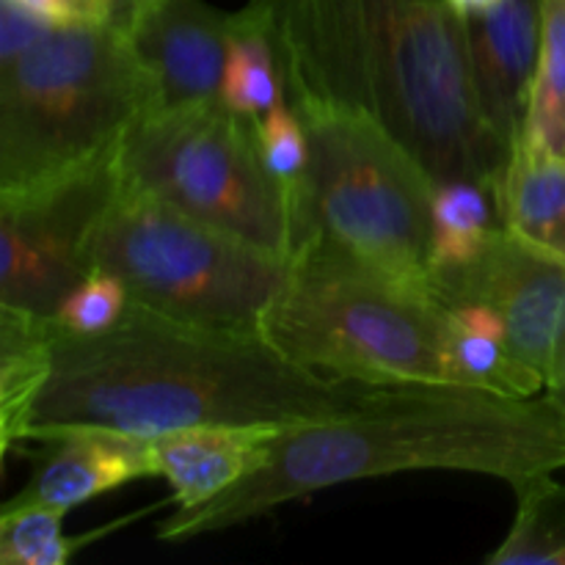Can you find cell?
I'll list each match as a JSON object with an SVG mask.
<instances>
[{
	"instance_id": "obj_1",
	"label": "cell",
	"mask_w": 565,
	"mask_h": 565,
	"mask_svg": "<svg viewBox=\"0 0 565 565\" xmlns=\"http://www.w3.org/2000/svg\"><path fill=\"white\" fill-rule=\"evenodd\" d=\"M379 386L298 367L259 331L210 329L130 301L99 334L58 331L28 441L72 428L154 439L199 425H307Z\"/></svg>"
},
{
	"instance_id": "obj_2",
	"label": "cell",
	"mask_w": 565,
	"mask_h": 565,
	"mask_svg": "<svg viewBox=\"0 0 565 565\" xmlns=\"http://www.w3.org/2000/svg\"><path fill=\"white\" fill-rule=\"evenodd\" d=\"M279 61L285 97L367 114L436 185L494 191L511 149L480 110L467 25L450 0H248Z\"/></svg>"
},
{
	"instance_id": "obj_3",
	"label": "cell",
	"mask_w": 565,
	"mask_h": 565,
	"mask_svg": "<svg viewBox=\"0 0 565 565\" xmlns=\"http://www.w3.org/2000/svg\"><path fill=\"white\" fill-rule=\"evenodd\" d=\"M472 472L511 489L565 469V414L546 392L497 395L469 386H379L342 417L292 425L268 463L196 508H177L160 541L221 533L315 491L401 472Z\"/></svg>"
},
{
	"instance_id": "obj_4",
	"label": "cell",
	"mask_w": 565,
	"mask_h": 565,
	"mask_svg": "<svg viewBox=\"0 0 565 565\" xmlns=\"http://www.w3.org/2000/svg\"><path fill=\"white\" fill-rule=\"evenodd\" d=\"M296 110L309 163L287 191L290 259L318 252L430 296L436 180L423 160L367 114Z\"/></svg>"
},
{
	"instance_id": "obj_5",
	"label": "cell",
	"mask_w": 565,
	"mask_h": 565,
	"mask_svg": "<svg viewBox=\"0 0 565 565\" xmlns=\"http://www.w3.org/2000/svg\"><path fill=\"white\" fill-rule=\"evenodd\" d=\"M259 334L315 373L370 386H463L445 307L401 281L318 252L292 257Z\"/></svg>"
},
{
	"instance_id": "obj_6",
	"label": "cell",
	"mask_w": 565,
	"mask_h": 565,
	"mask_svg": "<svg viewBox=\"0 0 565 565\" xmlns=\"http://www.w3.org/2000/svg\"><path fill=\"white\" fill-rule=\"evenodd\" d=\"M149 108L147 81L119 28L53 25L0 64V193L119 152Z\"/></svg>"
},
{
	"instance_id": "obj_7",
	"label": "cell",
	"mask_w": 565,
	"mask_h": 565,
	"mask_svg": "<svg viewBox=\"0 0 565 565\" xmlns=\"http://www.w3.org/2000/svg\"><path fill=\"white\" fill-rule=\"evenodd\" d=\"M94 268L114 274L132 303L166 318L259 331L290 281L292 259L121 182L99 226Z\"/></svg>"
},
{
	"instance_id": "obj_8",
	"label": "cell",
	"mask_w": 565,
	"mask_h": 565,
	"mask_svg": "<svg viewBox=\"0 0 565 565\" xmlns=\"http://www.w3.org/2000/svg\"><path fill=\"white\" fill-rule=\"evenodd\" d=\"M125 185L290 259V204L265 169L254 116L221 99L147 110L119 147Z\"/></svg>"
},
{
	"instance_id": "obj_9",
	"label": "cell",
	"mask_w": 565,
	"mask_h": 565,
	"mask_svg": "<svg viewBox=\"0 0 565 565\" xmlns=\"http://www.w3.org/2000/svg\"><path fill=\"white\" fill-rule=\"evenodd\" d=\"M121 188L119 152L55 180L0 193V303L55 315L94 270L105 213Z\"/></svg>"
},
{
	"instance_id": "obj_10",
	"label": "cell",
	"mask_w": 565,
	"mask_h": 565,
	"mask_svg": "<svg viewBox=\"0 0 565 565\" xmlns=\"http://www.w3.org/2000/svg\"><path fill=\"white\" fill-rule=\"evenodd\" d=\"M439 307L489 303L505 320V345L544 381L565 348V263L497 232L475 259L430 270Z\"/></svg>"
},
{
	"instance_id": "obj_11",
	"label": "cell",
	"mask_w": 565,
	"mask_h": 565,
	"mask_svg": "<svg viewBox=\"0 0 565 565\" xmlns=\"http://www.w3.org/2000/svg\"><path fill=\"white\" fill-rule=\"evenodd\" d=\"M235 11L207 0H152L125 28L152 108L213 103L221 94Z\"/></svg>"
},
{
	"instance_id": "obj_12",
	"label": "cell",
	"mask_w": 565,
	"mask_h": 565,
	"mask_svg": "<svg viewBox=\"0 0 565 565\" xmlns=\"http://www.w3.org/2000/svg\"><path fill=\"white\" fill-rule=\"evenodd\" d=\"M541 9L544 0H502L497 9L463 17L480 110L511 152L527 132L541 53Z\"/></svg>"
},
{
	"instance_id": "obj_13",
	"label": "cell",
	"mask_w": 565,
	"mask_h": 565,
	"mask_svg": "<svg viewBox=\"0 0 565 565\" xmlns=\"http://www.w3.org/2000/svg\"><path fill=\"white\" fill-rule=\"evenodd\" d=\"M42 452L31 480L11 497L14 505H53L72 511L88 500L154 475L152 441L103 428H72L36 439Z\"/></svg>"
},
{
	"instance_id": "obj_14",
	"label": "cell",
	"mask_w": 565,
	"mask_h": 565,
	"mask_svg": "<svg viewBox=\"0 0 565 565\" xmlns=\"http://www.w3.org/2000/svg\"><path fill=\"white\" fill-rule=\"evenodd\" d=\"M287 425H199L154 436V475L171 486L177 508H196L268 463Z\"/></svg>"
},
{
	"instance_id": "obj_15",
	"label": "cell",
	"mask_w": 565,
	"mask_h": 565,
	"mask_svg": "<svg viewBox=\"0 0 565 565\" xmlns=\"http://www.w3.org/2000/svg\"><path fill=\"white\" fill-rule=\"evenodd\" d=\"M494 202L508 235L565 263V154L522 138L497 182Z\"/></svg>"
},
{
	"instance_id": "obj_16",
	"label": "cell",
	"mask_w": 565,
	"mask_h": 565,
	"mask_svg": "<svg viewBox=\"0 0 565 565\" xmlns=\"http://www.w3.org/2000/svg\"><path fill=\"white\" fill-rule=\"evenodd\" d=\"M61 323L0 303V450L28 441V425L53 370Z\"/></svg>"
},
{
	"instance_id": "obj_17",
	"label": "cell",
	"mask_w": 565,
	"mask_h": 565,
	"mask_svg": "<svg viewBox=\"0 0 565 565\" xmlns=\"http://www.w3.org/2000/svg\"><path fill=\"white\" fill-rule=\"evenodd\" d=\"M516 516L491 565H565V483L552 475L527 480L513 489Z\"/></svg>"
},
{
	"instance_id": "obj_18",
	"label": "cell",
	"mask_w": 565,
	"mask_h": 565,
	"mask_svg": "<svg viewBox=\"0 0 565 565\" xmlns=\"http://www.w3.org/2000/svg\"><path fill=\"white\" fill-rule=\"evenodd\" d=\"M218 99L241 116H263L287 99L274 47L246 6L232 20Z\"/></svg>"
},
{
	"instance_id": "obj_19",
	"label": "cell",
	"mask_w": 565,
	"mask_h": 565,
	"mask_svg": "<svg viewBox=\"0 0 565 565\" xmlns=\"http://www.w3.org/2000/svg\"><path fill=\"white\" fill-rule=\"evenodd\" d=\"M500 230V213L491 188L478 182H441L434 196L430 270L469 263Z\"/></svg>"
},
{
	"instance_id": "obj_20",
	"label": "cell",
	"mask_w": 565,
	"mask_h": 565,
	"mask_svg": "<svg viewBox=\"0 0 565 565\" xmlns=\"http://www.w3.org/2000/svg\"><path fill=\"white\" fill-rule=\"evenodd\" d=\"M524 138L565 154V0H544L541 9L539 72Z\"/></svg>"
},
{
	"instance_id": "obj_21",
	"label": "cell",
	"mask_w": 565,
	"mask_h": 565,
	"mask_svg": "<svg viewBox=\"0 0 565 565\" xmlns=\"http://www.w3.org/2000/svg\"><path fill=\"white\" fill-rule=\"evenodd\" d=\"M70 511L53 505H14L6 502L0 511V563L3 565H64L77 550L108 533L64 535L61 524Z\"/></svg>"
},
{
	"instance_id": "obj_22",
	"label": "cell",
	"mask_w": 565,
	"mask_h": 565,
	"mask_svg": "<svg viewBox=\"0 0 565 565\" xmlns=\"http://www.w3.org/2000/svg\"><path fill=\"white\" fill-rule=\"evenodd\" d=\"M130 307V292L103 268H94L83 281H77L64 301L55 309L61 329L72 334H99L121 320Z\"/></svg>"
},
{
	"instance_id": "obj_23",
	"label": "cell",
	"mask_w": 565,
	"mask_h": 565,
	"mask_svg": "<svg viewBox=\"0 0 565 565\" xmlns=\"http://www.w3.org/2000/svg\"><path fill=\"white\" fill-rule=\"evenodd\" d=\"M254 132H257V147L265 160V169L281 182L285 191H290L309 163V138L301 116L287 99L263 116H254Z\"/></svg>"
},
{
	"instance_id": "obj_24",
	"label": "cell",
	"mask_w": 565,
	"mask_h": 565,
	"mask_svg": "<svg viewBox=\"0 0 565 565\" xmlns=\"http://www.w3.org/2000/svg\"><path fill=\"white\" fill-rule=\"evenodd\" d=\"M55 22L33 14L14 0H0V64L20 58L22 53L42 42Z\"/></svg>"
},
{
	"instance_id": "obj_25",
	"label": "cell",
	"mask_w": 565,
	"mask_h": 565,
	"mask_svg": "<svg viewBox=\"0 0 565 565\" xmlns=\"http://www.w3.org/2000/svg\"><path fill=\"white\" fill-rule=\"evenodd\" d=\"M55 25H114V0H14Z\"/></svg>"
},
{
	"instance_id": "obj_26",
	"label": "cell",
	"mask_w": 565,
	"mask_h": 565,
	"mask_svg": "<svg viewBox=\"0 0 565 565\" xmlns=\"http://www.w3.org/2000/svg\"><path fill=\"white\" fill-rule=\"evenodd\" d=\"M452 329L469 337H486V340L505 342V320L489 303H458L447 309Z\"/></svg>"
},
{
	"instance_id": "obj_27",
	"label": "cell",
	"mask_w": 565,
	"mask_h": 565,
	"mask_svg": "<svg viewBox=\"0 0 565 565\" xmlns=\"http://www.w3.org/2000/svg\"><path fill=\"white\" fill-rule=\"evenodd\" d=\"M546 395H550L552 401H555L565 414V348L561 351V356H557V362H555V367H552L550 379H546Z\"/></svg>"
},
{
	"instance_id": "obj_28",
	"label": "cell",
	"mask_w": 565,
	"mask_h": 565,
	"mask_svg": "<svg viewBox=\"0 0 565 565\" xmlns=\"http://www.w3.org/2000/svg\"><path fill=\"white\" fill-rule=\"evenodd\" d=\"M147 3H152V0H114V28L121 31Z\"/></svg>"
},
{
	"instance_id": "obj_29",
	"label": "cell",
	"mask_w": 565,
	"mask_h": 565,
	"mask_svg": "<svg viewBox=\"0 0 565 565\" xmlns=\"http://www.w3.org/2000/svg\"><path fill=\"white\" fill-rule=\"evenodd\" d=\"M502 0H450L452 9L458 11V14H483V11H491L497 9Z\"/></svg>"
}]
</instances>
